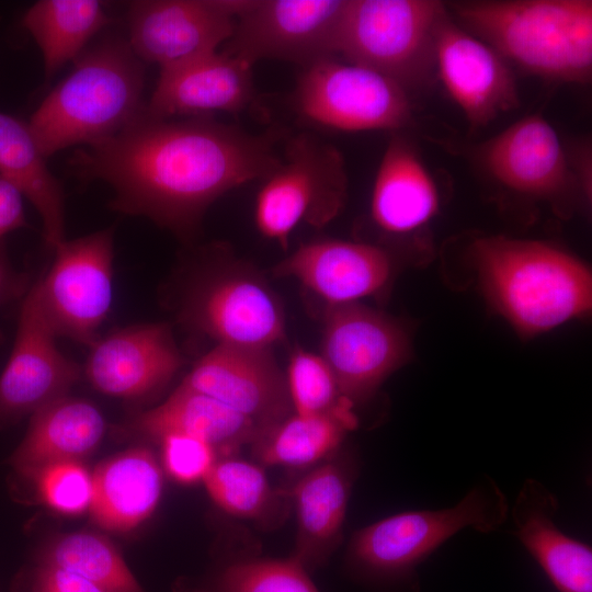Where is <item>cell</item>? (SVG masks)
<instances>
[{
  "label": "cell",
  "mask_w": 592,
  "mask_h": 592,
  "mask_svg": "<svg viewBox=\"0 0 592 592\" xmlns=\"http://www.w3.org/2000/svg\"><path fill=\"white\" fill-rule=\"evenodd\" d=\"M56 338L32 285L23 296L13 349L0 376V430L68 396L78 380V365L60 352Z\"/></svg>",
  "instance_id": "obj_13"
},
{
  "label": "cell",
  "mask_w": 592,
  "mask_h": 592,
  "mask_svg": "<svg viewBox=\"0 0 592 592\" xmlns=\"http://www.w3.org/2000/svg\"><path fill=\"white\" fill-rule=\"evenodd\" d=\"M247 0H138L128 3V43L160 69L218 52Z\"/></svg>",
  "instance_id": "obj_12"
},
{
  "label": "cell",
  "mask_w": 592,
  "mask_h": 592,
  "mask_svg": "<svg viewBox=\"0 0 592 592\" xmlns=\"http://www.w3.org/2000/svg\"><path fill=\"white\" fill-rule=\"evenodd\" d=\"M346 0H247L223 52L251 66L261 59L304 68L338 55Z\"/></svg>",
  "instance_id": "obj_9"
},
{
  "label": "cell",
  "mask_w": 592,
  "mask_h": 592,
  "mask_svg": "<svg viewBox=\"0 0 592 592\" xmlns=\"http://www.w3.org/2000/svg\"><path fill=\"white\" fill-rule=\"evenodd\" d=\"M447 14L435 0H346L338 55L402 88L435 69V38Z\"/></svg>",
  "instance_id": "obj_6"
},
{
  "label": "cell",
  "mask_w": 592,
  "mask_h": 592,
  "mask_svg": "<svg viewBox=\"0 0 592 592\" xmlns=\"http://www.w3.org/2000/svg\"><path fill=\"white\" fill-rule=\"evenodd\" d=\"M293 413L316 415L354 406L345 399L321 355L295 348L285 374Z\"/></svg>",
  "instance_id": "obj_33"
},
{
  "label": "cell",
  "mask_w": 592,
  "mask_h": 592,
  "mask_svg": "<svg viewBox=\"0 0 592 592\" xmlns=\"http://www.w3.org/2000/svg\"><path fill=\"white\" fill-rule=\"evenodd\" d=\"M35 563L76 573L109 592H144L115 545L96 533L57 536L41 549Z\"/></svg>",
  "instance_id": "obj_31"
},
{
  "label": "cell",
  "mask_w": 592,
  "mask_h": 592,
  "mask_svg": "<svg viewBox=\"0 0 592 592\" xmlns=\"http://www.w3.org/2000/svg\"><path fill=\"white\" fill-rule=\"evenodd\" d=\"M29 124L0 112V175L35 207L46 243L65 240V202L59 181L50 172Z\"/></svg>",
  "instance_id": "obj_27"
},
{
  "label": "cell",
  "mask_w": 592,
  "mask_h": 592,
  "mask_svg": "<svg viewBox=\"0 0 592 592\" xmlns=\"http://www.w3.org/2000/svg\"><path fill=\"white\" fill-rule=\"evenodd\" d=\"M73 62L30 118L29 127L46 158L111 138L145 110L143 61L127 39L106 35Z\"/></svg>",
  "instance_id": "obj_3"
},
{
  "label": "cell",
  "mask_w": 592,
  "mask_h": 592,
  "mask_svg": "<svg viewBox=\"0 0 592 592\" xmlns=\"http://www.w3.org/2000/svg\"><path fill=\"white\" fill-rule=\"evenodd\" d=\"M26 226L23 195L0 175V240L8 232Z\"/></svg>",
  "instance_id": "obj_37"
},
{
  "label": "cell",
  "mask_w": 592,
  "mask_h": 592,
  "mask_svg": "<svg viewBox=\"0 0 592 592\" xmlns=\"http://www.w3.org/2000/svg\"><path fill=\"white\" fill-rule=\"evenodd\" d=\"M185 315L217 344L270 349L284 337V312L276 295L243 271L202 282L190 295Z\"/></svg>",
  "instance_id": "obj_15"
},
{
  "label": "cell",
  "mask_w": 592,
  "mask_h": 592,
  "mask_svg": "<svg viewBox=\"0 0 592 592\" xmlns=\"http://www.w3.org/2000/svg\"><path fill=\"white\" fill-rule=\"evenodd\" d=\"M175 592H319L309 572L294 558L241 559L227 562Z\"/></svg>",
  "instance_id": "obj_32"
},
{
  "label": "cell",
  "mask_w": 592,
  "mask_h": 592,
  "mask_svg": "<svg viewBox=\"0 0 592 592\" xmlns=\"http://www.w3.org/2000/svg\"><path fill=\"white\" fill-rule=\"evenodd\" d=\"M557 496L527 478L509 511L515 535L558 592H592L591 546L563 533L555 523Z\"/></svg>",
  "instance_id": "obj_22"
},
{
  "label": "cell",
  "mask_w": 592,
  "mask_h": 592,
  "mask_svg": "<svg viewBox=\"0 0 592 592\" xmlns=\"http://www.w3.org/2000/svg\"><path fill=\"white\" fill-rule=\"evenodd\" d=\"M435 68L446 91L473 127H482L519 106L508 61L448 14L435 38Z\"/></svg>",
  "instance_id": "obj_16"
},
{
  "label": "cell",
  "mask_w": 592,
  "mask_h": 592,
  "mask_svg": "<svg viewBox=\"0 0 592 592\" xmlns=\"http://www.w3.org/2000/svg\"><path fill=\"white\" fill-rule=\"evenodd\" d=\"M110 23L104 2L96 0H41L22 20L42 52L47 80Z\"/></svg>",
  "instance_id": "obj_28"
},
{
  "label": "cell",
  "mask_w": 592,
  "mask_h": 592,
  "mask_svg": "<svg viewBox=\"0 0 592 592\" xmlns=\"http://www.w3.org/2000/svg\"><path fill=\"white\" fill-rule=\"evenodd\" d=\"M31 480L35 485L38 499L59 514L75 516L90 508L92 475L80 462L48 465Z\"/></svg>",
  "instance_id": "obj_34"
},
{
  "label": "cell",
  "mask_w": 592,
  "mask_h": 592,
  "mask_svg": "<svg viewBox=\"0 0 592 592\" xmlns=\"http://www.w3.org/2000/svg\"><path fill=\"white\" fill-rule=\"evenodd\" d=\"M357 426L353 408L316 415L292 413L251 446L264 465L306 467L335 454L346 433Z\"/></svg>",
  "instance_id": "obj_29"
},
{
  "label": "cell",
  "mask_w": 592,
  "mask_h": 592,
  "mask_svg": "<svg viewBox=\"0 0 592 592\" xmlns=\"http://www.w3.org/2000/svg\"><path fill=\"white\" fill-rule=\"evenodd\" d=\"M129 430L159 440L168 433L200 437L215 449L252 445L262 431L223 402L180 385L161 405L133 417Z\"/></svg>",
  "instance_id": "obj_26"
},
{
  "label": "cell",
  "mask_w": 592,
  "mask_h": 592,
  "mask_svg": "<svg viewBox=\"0 0 592 592\" xmlns=\"http://www.w3.org/2000/svg\"><path fill=\"white\" fill-rule=\"evenodd\" d=\"M181 385L244 415L262 434L293 413L286 376L270 349L217 344Z\"/></svg>",
  "instance_id": "obj_14"
},
{
  "label": "cell",
  "mask_w": 592,
  "mask_h": 592,
  "mask_svg": "<svg viewBox=\"0 0 592 592\" xmlns=\"http://www.w3.org/2000/svg\"><path fill=\"white\" fill-rule=\"evenodd\" d=\"M105 421L91 402L60 398L32 414L27 432L10 457V465L31 480L44 467L90 455L101 442Z\"/></svg>",
  "instance_id": "obj_23"
},
{
  "label": "cell",
  "mask_w": 592,
  "mask_h": 592,
  "mask_svg": "<svg viewBox=\"0 0 592 592\" xmlns=\"http://www.w3.org/2000/svg\"><path fill=\"white\" fill-rule=\"evenodd\" d=\"M274 143L272 134L209 117L156 118L144 110L111 138L77 149L68 164L80 180L113 189L112 209L189 236L218 197L278 164Z\"/></svg>",
  "instance_id": "obj_1"
},
{
  "label": "cell",
  "mask_w": 592,
  "mask_h": 592,
  "mask_svg": "<svg viewBox=\"0 0 592 592\" xmlns=\"http://www.w3.org/2000/svg\"><path fill=\"white\" fill-rule=\"evenodd\" d=\"M27 285L26 275L13 269L3 240H0V305L24 296L30 288Z\"/></svg>",
  "instance_id": "obj_38"
},
{
  "label": "cell",
  "mask_w": 592,
  "mask_h": 592,
  "mask_svg": "<svg viewBox=\"0 0 592 592\" xmlns=\"http://www.w3.org/2000/svg\"><path fill=\"white\" fill-rule=\"evenodd\" d=\"M509 502L499 485L483 475L451 508L407 511L356 531L346 562L364 582L394 592H420L417 567L459 531L489 534L509 517Z\"/></svg>",
  "instance_id": "obj_5"
},
{
  "label": "cell",
  "mask_w": 592,
  "mask_h": 592,
  "mask_svg": "<svg viewBox=\"0 0 592 592\" xmlns=\"http://www.w3.org/2000/svg\"><path fill=\"white\" fill-rule=\"evenodd\" d=\"M410 353L408 333L392 317L358 303L327 306L321 356L354 407L369 400Z\"/></svg>",
  "instance_id": "obj_11"
},
{
  "label": "cell",
  "mask_w": 592,
  "mask_h": 592,
  "mask_svg": "<svg viewBox=\"0 0 592 592\" xmlns=\"http://www.w3.org/2000/svg\"><path fill=\"white\" fill-rule=\"evenodd\" d=\"M161 491V470L152 452L124 451L92 474L91 519L106 531L128 532L153 513Z\"/></svg>",
  "instance_id": "obj_25"
},
{
  "label": "cell",
  "mask_w": 592,
  "mask_h": 592,
  "mask_svg": "<svg viewBox=\"0 0 592 592\" xmlns=\"http://www.w3.org/2000/svg\"><path fill=\"white\" fill-rule=\"evenodd\" d=\"M348 177L342 155L308 134L289 139L284 159L262 180L254 220L266 238L286 247L299 224L321 227L342 209Z\"/></svg>",
  "instance_id": "obj_7"
},
{
  "label": "cell",
  "mask_w": 592,
  "mask_h": 592,
  "mask_svg": "<svg viewBox=\"0 0 592 592\" xmlns=\"http://www.w3.org/2000/svg\"><path fill=\"white\" fill-rule=\"evenodd\" d=\"M182 366V356L166 323L119 329L91 345L86 375L109 396L135 399L167 385Z\"/></svg>",
  "instance_id": "obj_18"
},
{
  "label": "cell",
  "mask_w": 592,
  "mask_h": 592,
  "mask_svg": "<svg viewBox=\"0 0 592 592\" xmlns=\"http://www.w3.org/2000/svg\"><path fill=\"white\" fill-rule=\"evenodd\" d=\"M252 67L221 50L161 68L145 113L179 118L240 112L253 99Z\"/></svg>",
  "instance_id": "obj_19"
},
{
  "label": "cell",
  "mask_w": 592,
  "mask_h": 592,
  "mask_svg": "<svg viewBox=\"0 0 592 592\" xmlns=\"http://www.w3.org/2000/svg\"><path fill=\"white\" fill-rule=\"evenodd\" d=\"M12 592H109L92 581L59 568L35 563L21 571Z\"/></svg>",
  "instance_id": "obj_36"
},
{
  "label": "cell",
  "mask_w": 592,
  "mask_h": 592,
  "mask_svg": "<svg viewBox=\"0 0 592 592\" xmlns=\"http://www.w3.org/2000/svg\"><path fill=\"white\" fill-rule=\"evenodd\" d=\"M482 160L503 186L550 203L578 184L559 135L537 114L523 117L485 144Z\"/></svg>",
  "instance_id": "obj_17"
},
{
  "label": "cell",
  "mask_w": 592,
  "mask_h": 592,
  "mask_svg": "<svg viewBox=\"0 0 592 592\" xmlns=\"http://www.w3.org/2000/svg\"><path fill=\"white\" fill-rule=\"evenodd\" d=\"M273 273L296 278L333 306L358 303L382 291L391 277L392 262L377 246L326 239L301 244Z\"/></svg>",
  "instance_id": "obj_20"
},
{
  "label": "cell",
  "mask_w": 592,
  "mask_h": 592,
  "mask_svg": "<svg viewBox=\"0 0 592 592\" xmlns=\"http://www.w3.org/2000/svg\"><path fill=\"white\" fill-rule=\"evenodd\" d=\"M54 250L49 271L33 284L41 309L57 337L92 345L112 303L113 229Z\"/></svg>",
  "instance_id": "obj_10"
},
{
  "label": "cell",
  "mask_w": 592,
  "mask_h": 592,
  "mask_svg": "<svg viewBox=\"0 0 592 592\" xmlns=\"http://www.w3.org/2000/svg\"><path fill=\"white\" fill-rule=\"evenodd\" d=\"M334 455V454H333ZM285 489L296 511L295 548L291 555L308 572L321 567L342 539V528L357 463L338 453Z\"/></svg>",
  "instance_id": "obj_21"
},
{
  "label": "cell",
  "mask_w": 592,
  "mask_h": 592,
  "mask_svg": "<svg viewBox=\"0 0 592 592\" xmlns=\"http://www.w3.org/2000/svg\"><path fill=\"white\" fill-rule=\"evenodd\" d=\"M452 7L459 25L506 61L549 80H590L591 0H483Z\"/></svg>",
  "instance_id": "obj_4"
},
{
  "label": "cell",
  "mask_w": 592,
  "mask_h": 592,
  "mask_svg": "<svg viewBox=\"0 0 592 592\" xmlns=\"http://www.w3.org/2000/svg\"><path fill=\"white\" fill-rule=\"evenodd\" d=\"M439 207L437 186L420 157L401 137L391 138L372 192L376 226L390 235L411 234L426 225Z\"/></svg>",
  "instance_id": "obj_24"
},
{
  "label": "cell",
  "mask_w": 592,
  "mask_h": 592,
  "mask_svg": "<svg viewBox=\"0 0 592 592\" xmlns=\"http://www.w3.org/2000/svg\"><path fill=\"white\" fill-rule=\"evenodd\" d=\"M159 441L163 467L168 475L180 483L203 481L217 460L214 446L200 437L168 433Z\"/></svg>",
  "instance_id": "obj_35"
},
{
  "label": "cell",
  "mask_w": 592,
  "mask_h": 592,
  "mask_svg": "<svg viewBox=\"0 0 592 592\" xmlns=\"http://www.w3.org/2000/svg\"><path fill=\"white\" fill-rule=\"evenodd\" d=\"M470 255L489 304L522 338L591 312L590 269L556 246L490 236L476 239Z\"/></svg>",
  "instance_id": "obj_2"
},
{
  "label": "cell",
  "mask_w": 592,
  "mask_h": 592,
  "mask_svg": "<svg viewBox=\"0 0 592 592\" xmlns=\"http://www.w3.org/2000/svg\"><path fill=\"white\" fill-rule=\"evenodd\" d=\"M203 482L221 510L269 527L284 520L291 502L285 489L272 488L258 465L238 458L216 460Z\"/></svg>",
  "instance_id": "obj_30"
},
{
  "label": "cell",
  "mask_w": 592,
  "mask_h": 592,
  "mask_svg": "<svg viewBox=\"0 0 592 592\" xmlns=\"http://www.w3.org/2000/svg\"><path fill=\"white\" fill-rule=\"evenodd\" d=\"M294 105L304 121L345 132L395 130L411 118L405 88L372 69L335 57L304 68Z\"/></svg>",
  "instance_id": "obj_8"
}]
</instances>
